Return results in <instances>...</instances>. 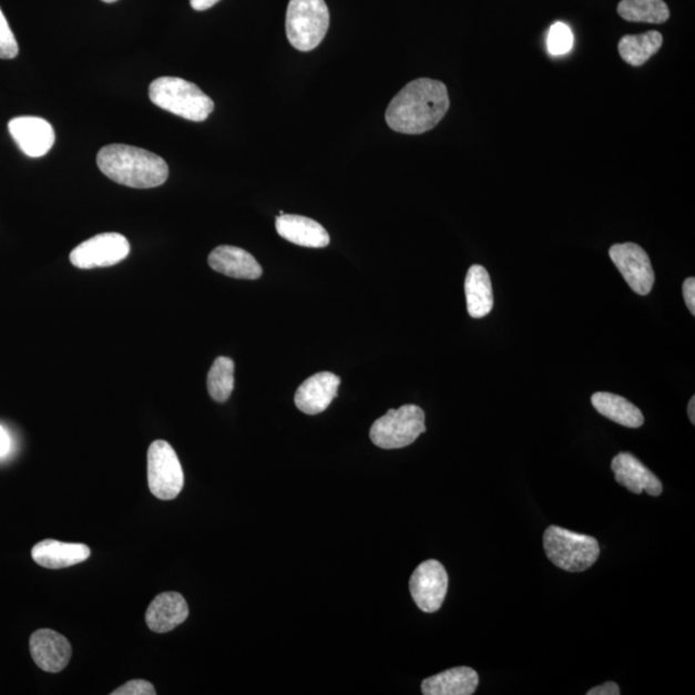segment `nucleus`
Masks as SVG:
<instances>
[{
    "label": "nucleus",
    "instance_id": "1",
    "mask_svg": "<svg viewBox=\"0 0 695 695\" xmlns=\"http://www.w3.org/2000/svg\"><path fill=\"white\" fill-rule=\"evenodd\" d=\"M450 109L447 86L429 78L407 84L389 103L386 113L390 130L402 134H422L433 130Z\"/></svg>",
    "mask_w": 695,
    "mask_h": 695
},
{
    "label": "nucleus",
    "instance_id": "2",
    "mask_svg": "<svg viewBox=\"0 0 695 695\" xmlns=\"http://www.w3.org/2000/svg\"><path fill=\"white\" fill-rule=\"evenodd\" d=\"M98 165L111 181L132 188H155L164 185L170 177V167L163 157L133 146L102 147Z\"/></svg>",
    "mask_w": 695,
    "mask_h": 695
},
{
    "label": "nucleus",
    "instance_id": "3",
    "mask_svg": "<svg viewBox=\"0 0 695 695\" xmlns=\"http://www.w3.org/2000/svg\"><path fill=\"white\" fill-rule=\"evenodd\" d=\"M149 95L157 108L191 122H205L214 111V102L209 95L182 78H157L151 83Z\"/></svg>",
    "mask_w": 695,
    "mask_h": 695
},
{
    "label": "nucleus",
    "instance_id": "4",
    "mask_svg": "<svg viewBox=\"0 0 695 695\" xmlns=\"http://www.w3.org/2000/svg\"><path fill=\"white\" fill-rule=\"evenodd\" d=\"M543 549L551 563L572 573L591 569L601 555L596 539L558 525H550L543 533Z\"/></svg>",
    "mask_w": 695,
    "mask_h": 695
},
{
    "label": "nucleus",
    "instance_id": "5",
    "mask_svg": "<svg viewBox=\"0 0 695 695\" xmlns=\"http://www.w3.org/2000/svg\"><path fill=\"white\" fill-rule=\"evenodd\" d=\"M330 27L325 0H290L286 12V35L295 50L314 51Z\"/></svg>",
    "mask_w": 695,
    "mask_h": 695
},
{
    "label": "nucleus",
    "instance_id": "6",
    "mask_svg": "<svg viewBox=\"0 0 695 695\" xmlns=\"http://www.w3.org/2000/svg\"><path fill=\"white\" fill-rule=\"evenodd\" d=\"M426 430L425 411L419 406L405 405L375 421L370 438L382 450H397L412 444Z\"/></svg>",
    "mask_w": 695,
    "mask_h": 695
},
{
    "label": "nucleus",
    "instance_id": "7",
    "mask_svg": "<svg viewBox=\"0 0 695 695\" xmlns=\"http://www.w3.org/2000/svg\"><path fill=\"white\" fill-rule=\"evenodd\" d=\"M147 479L154 497L171 501L178 497L185 486V474L173 447L159 439L147 452Z\"/></svg>",
    "mask_w": 695,
    "mask_h": 695
},
{
    "label": "nucleus",
    "instance_id": "8",
    "mask_svg": "<svg viewBox=\"0 0 695 695\" xmlns=\"http://www.w3.org/2000/svg\"><path fill=\"white\" fill-rule=\"evenodd\" d=\"M131 244L123 235L108 232L78 245L70 254V262L80 269L111 267L127 258Z\"/></svg>",
    "mask_w": 695,
    "mask_h": 695
},
{
    "label": "nucleus",
    "instance_id": "9",
    "mask_svg": "<svg viewBox=\"0 0 695 695\" xmlns=\"http://www.w3.org/2000/svg\"><path fill=\"white\" fill-rule=\"evenodd\" d=\"M610 257L631 289L643 297L652 292L656 275L650 255L642 246L634 243L613 245Z\"/></svg>",
    "mask_w": 695,
    "mask_h": 695
},
{
    "label": "nucleus",
    "instance_id": "10",
    "mask_svg": "<svg viewBox=\"0 0 695 695\" xmlns=\"http://www.w3.org/2000/svg\"><path fill=\"white\" fill-rule=\"evenodd\" d=\"M447 590H449V574L435 559L421 563L412 573L411 595L422 612L435 613L441 609Z\"/></svg>",
    "mask_w": 695,
    "mask_h": 695
},
{
    "label": "nucleus",
    "instance_id": "11",
    "mask_svg": "<svg viewBox=\"0 0 695 695\" xmlns=\"http://www.w3.org/2000/svg\"><path fill=\"white\" fill-rule=\"evenodd\" d=\"M12 139L29 157H42L50 153L54 145L55 133L53 126L45 119L37 116L13 117L8 123Z\"/></svg>",
    "mask_w": 695,
    "mask_h": 695
},
{
    "label": "nucleus",
    "instance_id": "12",
    "mask_svg": "<svg viewBox=\"0 0 695 695\" xmlns=\"http://www.w3.org/2000/svg\"><path fill=\"white\" fill-rule=\"evenodd\" d=\"M30 653L39 668L58 674L68 667L73 650L68 638L58 631L42 628L31 635Z\"/></svg>",
    "mask_w": 695,
    "mask_h": 695
},
{
    "label": "nucleus",
    "instance_id": "13",
    "mask_svg": "<svg viewBox=\"0 0 695 695\" xmlns=\"http://www.w3.org/2000/svg\"><path fill=\"white\" fill-rule=\"evenodd\" d=\"M612 471L616 482L630 492L642 494L646 492L657 498L662 493V483L656 474L628 452L619 453L612 461Z\"/></svg>",
    "mask_w": 695,
    "mask_h": 695
},
{
    "label": "nucleus",
    "instance_id": "14",
    "mask_svg": "<svg viewBox=\"0 0 695 695\" xmlns=\"http://www.w3.org/2000/svg\"><path fill=\"white\" fill-rule=\"evenodd\" d=\"M340 378L333 372H318L308 378L295 394V405L301 412L318 415L327 410L338 396Z\"/></svg>",
    "mask_w": 695,
    "mask_h": 695
},
{
    "label": "nucleus",
    "instance_id": "15",
    "mask_svg": "<svg viewBox=\"0 0 695 695\" xmlns=\"http://www.w3.org/2000/svg\"><path fill=\"white\" fill-rule=\"evenodd\" d=\"M33 561L48 570H62L84 563L91 556V549L84 543L44 540L31 550Z\"/></svg>",
    "mask_w": 695,
    "mask_h": 695
},
{
    "label": "nucleus",
    "instance_id": "16",
    "mask_svg": "<svg viewBox=\"0 0 695 695\" xmlns=\"http://www.w3.org/2000/svg\"><path fill=\"white\" fill-rule=\"evenodd\" d=\"M278 235L295 245L321 249L330 244V235L318 222L301 215L283 214L276 219Z\"/></svg>",
    "mask_w": 695,
    "mask_h": 695
},
{
    "label": "nucleus",
    "instance_id": "17",
    "mask_svg": "<svg viewBox=\"0 0 695 695\" xmlns=\"http://www.w3.org/2000/svg\"><path fill=\"white\" fill-rule=\"evenodd\" d=\"M207 262L212 269L232 278L258 279L263 274L258 260L242 247L229 245L215 247Z\"/></svg>",
    "mask_w": 695,
    "mask_h": 695
},
{
    "label": "nucleus",
    "instance_id": "18",
    "mask_svg": "<svg viewBox=\"0 0 695 695\" xmlns=\"http://www.w3.org/2000/svg\"><path fill=\"white\" fill-rule=\"evenodd\" d=\"M188 614L185 597L178 593H163L149 605L146 623L154 633L165 634L182 625L188 619Z\"/></svg>",
    "mask_w": 695,
    "mask_h": 695
},
{
    "label": "nucleus",
    "instance_id": "19",
    "mask_svg": "<svg viewBox=\"0 0 695 695\" xmlns=\"http://www.w3.org/2000/svg\"><path fill=\"white\" fill-rule=\"evenodd\" d=\"M478 684L479 676L473 668L454 667L426 678L421 692L426 695H471Z\"/></svg>",
    "mask_w": 695,
    "mask_h": 695
},
{
    "label": "nucleus",
    "instance_id": "20",
    "mask_svg": "<svg viewBox=\"0 0 695 695\" xmlns=\"http://www.w3.org/2000/svg\"><path fill=\"white\" fill-rule=\"evenodd\" d=\"M466 295L469 315L482 318L493 308V290L489 272L482 266H471L466 278Z\"/></svg>",
    "mask_w": 695,
    "mask_h": 695
},
{
    "label": "nucleus",
    "instance_id": "21",
    "mask_svg": "<svg viewBox=\"0 0 695 695\" xmlns=\"http://www.w3.org/2000/svg\"><path fill=\"white\" fill-rule=\"evenodd\" d=\"M595 410L617 425L631 429L641 428L644 425V415L628 399L617 395L597 391L591 398Z\"/></svg>",
    "mask_w": 695,
    "mask_h": 695
},
{
    "label": "nucleus",
    "instance_id": "22",
    "mask_svg": "<svg viewBox=\"0 0 695 695\" xmlns=\"http://www.w3.org/2000/svg\"><path fill=\"white\" fill-rule=\"evenodd\" d=\"M663 38L658 31H648L641 35H625L620 40L619 52L623 61L631 67H642L662 47Z\"/></svg>",
    "mask_w": 695,
    "mask_h": 695
},
{
    "label": "nucleus",
    "instance_id": "23",
    "mask_svg": "<svg viewBox=\"0 0 695 695\" xmlns=\"http://www.w3.org/2000/svg\"><path fill=\"white\" fill-rule=\"evenodd\" d=\"M617 12L630 22L663 23L670 19L668 7L663 0H622Z\"/></svg>",
    "mask_w": 695,
    "mask_h": 695
},
{
    "label": "nucleus",
    "instance_id": "24",
    "mask_svg": "<svg viewBox=\"0 0 695 695\" xmlns=\"http://www.w3.org/2000/svg\"><path fill=\"white\" fill-rule=\"evenodd\" d=\"M235 388V362L228 357L215 359L207 374V391L215 402H226Z\"/></svg>",
    "mask_w": 695,
    "mask_h": 695
},
{
    "label": "nucleus",
    "instance_id": "25",
    "mask_svg": "<svg viewBox=\"0 0 695 695\" xmlns=\"http://www.w3.org/2000/svg\"><path fill=\"white\" fill-rule=\"evenodd\" d=\"M574 37L570 27L555 22L549 30L548 51L551 55H563L572 50Z\"/></svg>",
    "mask_w": 695,
    "mask_h": 695
},
{
    "label": "nucleus",
    "instance_id": "26",
    "mask_svg": "<svg viewBox=\"0 0 695 695\" xmlns=\"http://www.w3.org/2000/svg\"><path fill=\"white\" fill-rule=\"evenodd\" d=\"M19 54V44L2 10H0V59L12 60Z\"/></svg>",
    "mask_w": 695,
    "mask_h": 695
},
{
    "label": "nucleus",
    "instance_id": "27",
    "mask_svg": "<svg viewBox=\"0 0 695 695\" xmlns=\"http://www.w3.org/2000/svg\"><path fill=\"white\" fill-rule=\"evenodd\" d=\"M155 686L146 681H132L120 686L111 695H155Z\"/></svg>",
    "mask_w": 695,
    "mask_h": 695
},
{
    "label": "nucleus",
    "instance_id": "28",
    "mask_svg": "<svg viewBox=\"0 0 695 695\" xmlns=\"http://www.w3.org/2000/svg\"><path fill=\"white\" fill-rule=\"evenodd\" d=\"M684 300L686 307L691 310V314L695 315V278H686L683 285Z\"/></svg>",
    "mask_w": 695,
    "mask_h": 695
},
{
    "label": "nucleus",
    "instance_id": "29",
    "mask_svg": "<svg viewBox=\"0 0 695 695\" xmlns=\"http://www.w3.org/2000/svg\"><path fill=\"white\" fill-rule=\"evenodd\" d=\"M589 695H620V686L616 683L609 682L601 686H596L587 692Z\"/></svg>",
    "mask_w": 695,
    "mask_h": 695
},
{
    "label": "nucleus",
    "instance_id": "30",
    "mask_svg": "<svg viewBox=\"0 0 695 695\" xmlns=\"http://www.w3.org/2000/svg\"><path fill=\"white\" fill-rule=\"evenodd\" d=\"M11 450V438L8 436L7 430L0 426V458H4Z\"/></svg>",
    "mask_w": 695,
    "mask_h": 695
},
{
    "label": "nucleus",
    "instance_id": "31",
    "mask_svg": "<svg viewBox=\"0 0 695 695\" xmlns=\"http://www.w3.org/2000/svg\"><path fill=\"white\" fill-rule=\"evenodd\" d=\"M218 2H221V0H190L191 7H193L195 11L209 10V8Z\"/></svg>",
    "mask_w": 695,
    "mask_h": 695
},
{
    "label": "nucleus",
    "instance_id": "32",
    "mask_svg": "<svg viewBox=\"0 0 695 695\" xmlns=\"http://www.w3.org/2000/svg\"><path fill=\"white\" fill-rule=\"evenodd\" d=\"M688 415L692 421V425H695V397H692L689 406H688Z\"/></svg>",
    "mask_w": 695,
    "mask_h": 695
},
{
    "label": "nucleus",
    "instance_id": "33",
    "mask_svg": "<svg viewBox=\"0 0 695 695\" xmlns=\"http://www.w3.org/2000/svg\"><path fill=\"white\" fill-rule=\"evenodd\" d=\"M102 2H105V3H115V2H117V0H102Z\"/></svg>",
    "mask_w": 695,
    "mask_h": 695
}]
</instances>
